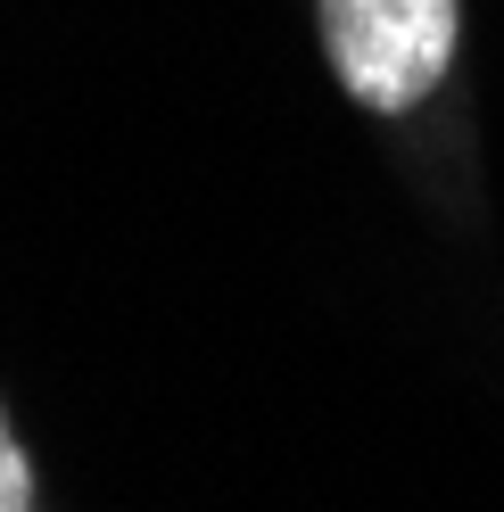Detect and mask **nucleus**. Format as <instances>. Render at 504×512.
<instances>
[{"label":"nucleus","instance_id":"f257e3e1","mask_svg":"<svg viewBox=\"0 0 504 512\" xmlns=\"http://www.w3.org/2000/svg\"><path fill=\"white\" fill-rule=\"evenodd\" d=\"M323 50L356 108H414L455 58V0H323Z\"/></svg>","mask_w":504,"mask_h":512},{"label":"nucleus","instance_id":"f03ea898","mask_svg":"<svg viewBox=\"0 0 504 512\" xmlns=\"http://www.w3.org/2000/svg\"><path fill=\"white\" fill-rule=\"evenodd\" d=\"M0 512H34V471H25L9 422H0Z\"/></svg>","mask_w":504,"mask_h":512}]
</instances>
